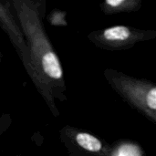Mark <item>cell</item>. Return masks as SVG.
I'll return each instance as SVG.
<instances>
[{
    "mask_svg": "<svg viewBox=\"0 0 156 156\" xmlns=\"http://www.w3.org/2000/svg\"><path fill=\"white\" fill-rule=\"evenodd\" d=\"M76 141L81 148L89 152L96 153V152H99L102 147L101 143L100 142L99 139L86 133H78L76 136Z\"/></svg>",
    "mask_w": 156,
    "mask_h": 156,
    "instance_id": "cell-1",
    "label": "cell"
},
{
    "mask_svg": "<svg viewBox=\"0 0 156 156\" xmlns=\"http://www.w3.org/2000/svg\"><path fill=\"white\" fill-rule=\"evenodd\" d=\"M131 35L130 29L123 26H116L107 28L103 32L105 39L110 41H123L126 40Z\"/></svg>",
    "mask_w": 156,
    "mask_h": 156,
    "instance_id": "cell-2",
    "label": "cell"
},
{
    "mask_svg": "<svg viewBox=\"0 0 156 156\" xmlns=\"http://www.w3.org/2000/svg\"><path fill=\"white\" fill-rule=\"evenodd\" d=\"M146 104L152 111L156 109V89L152 88L146 95Z\"/></svg>",
    "mask_w": 156,
    "mask_h": 156,
    "instance_id": "cell-3",
    "label": "cell"
},
{
    "mask_svg": "<svg viewBox=\"0 0 156 156\" xmlns=\"http://www.w3.org/2000/svg\"><path fill=\"white\" fill-rule=\"evenodd\" d=\"M124 3V1L122 0H107L106 4L112 6V7H117L118 5H121Z\"/></svg>",
    "mask_w": 156,
    "mask_h": 156,
    "instance_id": "cell-4",
    "label": "cell"
}]
</instances>
